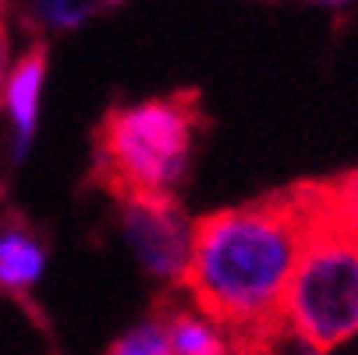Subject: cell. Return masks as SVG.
Returning a JSON list of instances; mask_svg holds the SVG:
<instances>
[{"mask_svg": "<svg viewBox=\"0 0 358 355\" xmlns=\"http://www.w3.org/2000/svg\"><path fill=\"white\" fill-rule=\"evenodd\" d=\"M8 68H11V57H8V22H4V4H0V92H4Z\"/></svg>", "mask_w": 358, "mask_h": 355, "instance_id": "cell-11", "label": "cell"}, {"mask_svg": "<svg viewBox=\"0 0 358 355\" xmlns=\"http://www.w3.org/2000/svg\"><path fill=\"white\" fill-rule=\"evenodd\" d=\"M46 263L50 249L39 228L18 214L0 217V298L29 302L32 288L46 274Z\"/></svg>", "mask_w": 358, "mask_h": 355, "instance_id": "cell-6", "label": "cell"}, {"mask_svg": "<svg viewBox=\"0 0 358 355\" xmlns=\"http://www.w3.org/2000/svg\"><path fill=\"white\" fill-rule=\"evenodd\" d=\"M46 68L50 54L46 43L32 39L22 54L11 61L4 92H0V111L8 118V135H11V164L18 167L39 132V104H43V85H46Z\"/></svg>", "mask_w": 358, "mask_h": 355, "instance_id": "cell-5", "label": "cell"}, {"mask_svg": "<svg viewBox=\"0 0 358 355\" xmlns=\"http://www.w3.org/2000/svg\"><path fill=\"white\" fill-rule=\"evenodd\" d=\"M103 355H171L164 313L131 323L124 334H117V337L110 341V348H107Z\"/></svg>", "mask_w": 358, "mask_h": 355, "instance_id": "cell-10", "label": "cell"}, {"mask_svg": "<svg viewBox=\"0 0 358 355\" xmlns=\"http://www.w3.org/2000/svg\"><path fill=\"white\" fill-rule=\"evenodd\" d=\"M309 192H270L195 221V249L185 291L192 306L248 334L284 316V298L301 256Z\"/></svg>", "mask_w": 358, "mask_h": 355, "instance_id": "cell-1", "label": "cell"}, {"mask_svg": "<svg viewBox=\"0 0 358 355\" xmlns=\"http://www.w3.org/2000/svg\"><path fill=\"white\" fill-rule=\"evenodd\" d=\"M301 256L284 320L323 351L358 334V174L309 181Z\"/></svg>", "mask_w": 358, "mask_h": 355, "instance_id": "cell-2", "label": "cell"}, {"mask_svg": "<svg viewBox=\"0 0 358 355\" xmlns=\"http://www.w3.org/2000/svg\"><path fill=\"white\" fill-rule=\"evenodd\" d=\"M234 341H238V355H330L309 337H301L284 316L248 334H234Z\"/></svg>", "mask_w": 358, "mask_h": 355, "instance_id": "cell-8", "label": "cell"}, {"mask_svg": "<svg viewBox=\"0 0 358 355\" xmlns=\"http://www.w3.org/2000/svg\"><path fill=\"white\" fill-rule=\"evenodd\" d=\"M117 228L138 270L164 288H185L195 249V221L178 199L160 195H121Z\"/></svg>", "mask_w": 358, "mask_h": 355, "instance_id": "cell-4", "label": "cell"}, {"mask_svg": "<svg viewBox=\"0 0 358 355\" xmlns=\"http://www.w3.org/2000/svg\"><path fill=\"white\" fill-rule=\"evenodd\" d=\"M202 104L195 92H167L107 111L96 128V171L121 195L178 199L202 135Z\"/></svg>", "mask_w": 358, "mask_h": 355, "instance_id": "cell-3", "label": "cell"}, {"mask_svg": "<svg viewBox=\"0 0 358 355\" xmlns=\"http://www.w3.org/2000/svg\"><path fill=\"white\" fill-rule=\"evenodd\" d=\"M107 4H75V0H46V4H32V8H22L25 15V25L39 29V32H75L82 29L89 18L103 15Z\"/></svg>", "mask_w": 358, "mask_h": 355, "instance_id": "cell-9", "label": "cell"}, {"mask_svg": "<svg viewBox=\"0 0 358 355\" xmlns=\"http://www.w3.org/2000/svg\"><path fill=\"white\" fill-rule=\"evenodd\" d=\"M164 320H167L171 355H238L234 334L199 306L167 309Z\"/></svg>", "mask_w": 358, "mask_h": 355, "instance_id": "cell-7", "label": "cell"}]
</instances>
